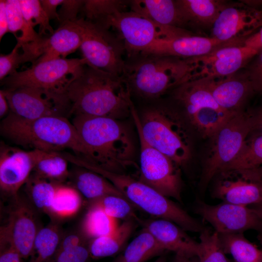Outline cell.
I'll return each mask as SVG.
<instances>
[{"label":"cell","mask_w":262,"mask_h":262,"mask_svg":"<svg viewBox=\"0 0 262 262\" xmlns=\"http://www.w3.org/2000/svg\"><path fill=\"white\" fill-rule=\"evenodd\" d=\"M70 115L103 116L116 120L131 115L130 89L121 77L86 65L69 85Z\"/></svg>","instance_id":"obj_1"},{"label":"cell","mask_w":262,"mask_h":262,"mask_svg":"<svg viewBox=\"0 0 262 262\" xmlns=\"http://www.w3.org/2000/svg\"><path fill=\"white\" fill-rule=\"evenodd\" d=\"M72 123L89 151V162L120 173L131 166L136 167L132 138L118 120L77 115Z\"/></svg>","instance_id":"obj_2"},{"label":"cell","mask_w":262,"mask_h":262,"mask_svg":"<svg viewBox=\"0 0 262 262\" xmlns=\"http://www.w3.org/2000/svg\"><path fill=\"white\" fill-rule=\"evenodd\" d=\"M0 131L17 145L46 151L69 149L76 156L90 161L88 149L72 122L66 117L26 119L10 111L1 123Z\"/></svg>","instance_id":"obj_3"},{"label":"cell","mask_w":262,"mask_h":262,"mask_svg":"<svg viewBox=\"0 0 262 262\" xmlns=\"http://www.w3.org/2000/svg\"><path fill=\"white\" fill-rule=\"evenodd\" d=\"M131 115L136 128L145 140L180 167L185 166L193 156L192 132L190 127L174 107L150 106L139 115L134 105Z\"/></svg>","instance_id":"obj_4"},{"label":"cell","mask_w":262,"mask_h":262,"mask_svg":"<svg viewBox=\"0 0 262 262\" xmlns=\"http://www.w3.org/2000/svg\"><path fill=\"white\" fill-rule=\"evenodd\" d=\"M126 61L121 76L131 94L157 99L186 82L189 66L186 59L139 54Z\"/></svg>","instance_id":"obj_5"},{"label":"cell","mask_w":262,"mask_h":262,"mask_svg":"<svg viewBox=\"0 0 262 262\" xmlns=\"http://www.w3.org/2000/svg\"><path fill=\"white\" fill-rule=\"evenodd\" d=\"M74 165L95 172L112 183L130 201L146 213L171 221L185 231L200 232L205 228L180 206L151 187L130 175L111 171L76 156L70 159Z\"/></svg>","instance_id":"obj_6"},{"label":"cell","mask_w":262,"mask_h":262,"mask_svg":"<svg viewBox=\"0 0 262 262\" xmlns=\"http://www.w3.org/2000/svg\"><path fill=\"white\" fill-rule=\"evenodd\" d=\"M174 107L193 132L209 139L232 116L212 96L203 80L185 82L171 91Z\"/></svg>","instance_id":"obj_7"},{"label":"cell","mask_w":262,"mask_h":262,"mask_svg":"<svg viewBox=\"0 0 262 262\" xmlns=\"http://www.w3.org/2000/svg\"><path fill=\"white\" fill-rule=\"evenodd\" d=\"M253 125L250 110L229 118L209 139L203 158L199 186L206 189L214 175L237 156L250 134Z\"/></svg>","instance_id":"obj_8"},{"label":"cell","mask_w":262,"mask_h":262,"mask_svg":"<svg viewBox=\"0 0 262 262\" xmlns=\"http://www.w3.org/2000/svg\"><path fill=\"white\" fill-rule=\"evenodd\" d=\"M86 65L82 58H57L39 62L7 76L1 83L4 90L31 87L66 94L70 84L82 73Z\"/></svg>","instance_id":"obj_9"},{"label":"cell","mask_w":262,"mask_h":262,"mask_svg":"<svg viewBox=\"0 0 262 262\" xmlns=\"http://www.w3.org/2000/svg\"><path fill=\"white\" fill-rule=\"evenodd\" d=\"M103 27L113 29L122 41L129 58L161 40L191 34L184 29L159 25L130 10L114 13Z\"/></svg>","instance_id":"obj_10"},{"label":"cell","mask_w":262,"mask_h":262,"mask_svg":"<svg viewBox=\"0 0 262 262\" xmlns=\"http://www.w3.org/2000/svg\"><path fill=\"white\" fill-rule=\"evenodd\" d=\"M82 30L80 46L87 65L115 76L121 77L126 61L122 41L115 33L102 26L79 18Z\"/></svg>","instance_id":"obj_11"},{"label":"cell","mask_w":262,"mask_h":262,"mask_svg":"<svg viewBox=\"0 0 262 262\" xmlns=\"http://www.w3.org/2000/svg\"><path fill=\"white\" fill-rule=\"evenodd\" d=\"M140 143L138 180L167 197L181 202L180 167L164 154L150 145L136 128Z\"/></svg>","instance_id":"obj_12"},{"label":"cell","mask_w":262,"mask_h":262,"mask_svg":"<svg viewBox=\"0 0 262 262\" xmlns=\"http://www.w3.org/2000/svg\"><path fill=\"white\" fill-rule=\"evenodd\" d=\"M259 52L244 43L221 47L206 55L187 58L189 66L187 82L233 75Z\"/></svg>","instance_id":"obj_13"},{"label":"cell","mask_w":262,"mask_h":262,"mask_svg":"<svg viewBox=\"0 0 262 262\" xmlns=\"http://www.w3.org/2000/svg\"><path fill=\"white\" fill-rule=\"evenodd\" d=\"M10 111L26 119L46 116L70 115L71 104L66 94L42 89L20 87L4 90Z\"/></svg>","instance_id":"obj_14"},{"label":"cell","mask_w":262,"mask_h":262,"mask_svg":"<svg viewBox=\"0 0 262 262\" xmlns=\"http://www.w3.org/2000/svg\"><path fill=\"white\" fill-rule=\"evenodd\" d=\"M211 182L214 198L246 206L262 203V178L258 168L221 170Z\"/></svg>","instance_id":"obj_15"},{"label":"cell","mask_w":262,"mask_h":262,"mask_svg":"<svg viewBox=\"0 0 262 262\" xmlns=\"http://www.w3.org/2000/svg\"><path fill=\"white\" fill-rule=\"evenodd\" d=\"M60 24L54 32L33 42L22 45V64H33L67 55L80 49L82 41V30L78 20Z\"/></svg>","instance_id":"obj_16"},{"label":"cell","mask_w":262,"mask_h":262,"mask_svg":"<svg viewBox=\"0 0 262 262\" xmlns=\"http://www.w3.org/2000/svg\"><path fill=\"white\" fill-rule=\"evenodd\" d=\"M262 27V9L226 2L211 27V37L222 42L244 41Z\"/></svg>","instance_id":"obj_17"},{"label":"cell","mask_w":262,"mask_h":262,"mask_svg":"<svg viewBox=\"0 0 262 262\" xmlns=\"http://www.w3.org/2000/svg\"><path fill=\"white\" fill-rule=\"evenodd\" d=\"M6 224L0 236L11 243L23 259L29 258L40 228L36 211L27 198L19 193L11 197Z\"/></svg>","instance_id":"obj_18"},{"label":"cell","mask_w":262,"mask_h":262,"mask_svg":"<svg viewBox=\"0 0 262 262\" xmlns=\"http://www.w3.org/2000/svg\"><path fill=\"white\" fill-rule=\"evenodd\" d=\"M195 212L219 234L243 233L249 229L262 232V219L248 206L226 202L210 205L199 200Z\"/></svg>","instance_id":"obj_19"},{"label":"cell","mask_w":262,"mask_h":262,"mask_svg":"<svg viewBox=\"0 0 262 262\" xmlns=\"http://www.w3.org/2000/svg\"><path fill=\"white\" fill-rule=\"evenodd\" d=\"M34 160L32 150L2 145L0 149V188L11 197L18 194L33 172Z\"/></svg>","instance_id":"obj_20"},{"label":"cell","mask_w":262,"mask_h":262,"mask_svg":"<svg viewBox=\"0 0 262 262\" xmlns=\"http://www.w3.org/2000/svg\"><path fill=\"white\" fill-rule=\"evenodd\" d=\"M244 41L222 42L212 37L191 34L161 40L139 54L191 58L208 54L221 47L242 44Z\"/></svg>","instance_id":"obj_21"},{"label":"cell","mask_w":262,"mask_h":262,"mask_svg":"<svg viewBox=\"0 0 262 262\" xmlns=\"http://www.w3.org/2000/svg\"><path fill=\"white\" fill-rule=\"evenodd\" d=\"M203 80L218 104L232 114L244 110L248 99L256 93L246 70L241 74Z\"/></svg>","instance_id":"obj_22"},{"label":"cell","mask_w":262,"mask_h":262,"mask_svg":"<svg viewBox=\"0 0 262 262\" xmlns=\"http://www.w3.org/2000/svg\"><path fill=\"white\" fill-rule=\"evenodd\" d=\"M139 224L147 229L165 249L196 256L199 242L175 223L164 219H141Z\"/></svg>","instance_id":"obj_23"},{"label":"cell","mask_w":262,"mask_h":262,"mask_svg":"<svg viewBox=\"0 0 262 262\" xmlns=\"http://www.w3.org/2000/svg\"><path fill=\"white\" fill-rule=\"evenodd\" d=\"M74 165L75 167L69 171L67 180L69 184L89 202L108 195L125 197L112 183L101 175L85 168Z\"/></svg>","instance_id":"obj_24"},{"label":"cell","mask_w":262,"mask_h":262,"mask_svg":"<svg viewBox=\"0 0 262 262\" xmlns=\"http://www.w3.org/2000/svg\"><path fill=\"white\" fill-rule=\"evenodd\" d=\"M129 9L162 26L181 29L186 26L177 0H130Z\"/></svg>","instance_id":"obj_25"},{"label":"cell","mask_w":262,"mask_h":262,"mask_svg":"<svg viewBox=\"0 0 262 262\" xmlns=\"http://www.w3.org/2000/svg\"><path fill=\"white\" fill-rule=\"evenodd\" d=\"M137 224L135 220H125L112 233L90 240L88 247L91 258L99 259L120 253Z\"/></svg>","instance_id":"obj_26"},{"label":"cell","mask_w":262,"mask_h":262,"mask_svg":"<svg viewBox=\"0 0 262 262\" xmlns=\"http://www.w3.org/2000/svg\"><path fill=\"white\" fill-rule=\"evenodd\" d=\"M34 160L33 173L48 180L64 183L70 170L67 160L59 151L32 149Z\"/></svg>","instance_id":"obj_27"},{"label":"cell","mask_w":262,"mask_h":262,"mask_svg":"<svg viewBox=\"0 0 262 262\" xmlns=\"http://www.w3.org/2000/svg\"><path fill=\"white\" fill-rule=\"evenodd\" d=\"M166 251L151 234L143 228L112 262H147Z\"/></svg>","instance_id":"obj_28"},{"label":"cell","mask_w":262,"mask_h":262,"mask_svg":"<svg viewBox=\"0 0 262 262\" xmlns=\"http://www.w3.org/2000/svg\"><path fill=\"white\" fill-rule=\"evenodd\" d=\"M186 25L213 24L226 1L216 0H177Z\"/></svg>","instance_id":"obj_29"},{"label":"cell","mask_w":262,"mask_h":262,"mask_svg":"<svg viewBox=\"0 0 262 262\" xmlns=\"http://www.w3.org/2000/svg\"><path fill=\"white\" fill-rule=\"evenodd\" d=\"M58 183L32 173L24 186L27 199L36 211L49 214Z\"/></svg>","instance_id":"obj_30"},{"label":"cell","mask_w":262,"mask_h":262,"mask_svg":"<svg viewBox=\"0 0 262 262\" xmlns=\"http://www.w3.org/2000/svg\"><path fill=\"white\" fill-rule=\"evenodd\" d=\"M221 246L226 254H230L233 262H262V252L243 233L219 234Z\"/></svg>","instance_id":"obj_31"},{"label":"cell","mask_w":262,"mask_h":262,"mask_svg":"<svg viewBox=\"0 0 262 262\" xmlns=\"http://www.w3.org/2000/svg\"><path fill=\"white\" fill-rule=\"evenodd\" d=\"M64 234L55 223L41 228L35 239L29 262H49L56 253Z\"/></svg>","instance_id":"obj_32"},{"label":"cell","mask_w":262,"mask_h":262,"mask_svg":"<svg viewBox=\"0 0 262 262\" xmlns=\"http://www.w3.org/2000/svg\"><path fill=\"white\" fill-rule=\"evenodd\" d=\"M118 226L116 219L109 216L99 207L89 204L80 231L89 241L112 233Z\"/></svg>","instance_id":"obj_33"},{"label":"cell","mask_w":262,"mask_h":262,"mask_svg":"<svg viewBox=\"0 0 262 262\" xmlns=\"http://www.w3.org/2000/svg\"><path fill=\"white\" fill-rule=\"evenodd\" d=\"M5 9L9 32L13 33L20 47L23 45L39 39L40 35L25 20L19 0H5Z\"/></svg>","instance_id":"obj_34"},{"label":"cell","mask_w":262,"mask_h":262,"mask_svg":"<svg viewBox=\"0 0 262 262\" xmlns=\"http://www.w3.org/2000/svg\"><path fill=\"white\" fill-rule=\"evenodd\" d=\"M82 196L69 184L58 183L49 213L53 218L64 219L75 215L82 205Z\"/></svg>","instance_id":"obj_35"},{"label":"cell","mask_w":262,"mask_h":262,"mask_svg":"<svg viewBox=\"0 0 262 262\" xmlns=\"http://www.w3.org/2000/svg\"><path fill=\"white\" fill-rule=\"evenodd\" d=\"M129 1L120 0H85L82 8L84 19L103 26L108 17L120 11L128 10Z\"/></svg>","instance_id":"obj_36"},{"label":"cell","mask_w":262,"mask_h":262,"mask_svg":"<svg viewBox=\"0 0 262 262\" xmlns=\"http://www.w3.org/2000/svg\"><path fill=\"white\" fill-rule=\"evenodd\" d=\"M261 166H262V135H249L235 159L221 170L255 169Z\"/></svg>","instance_id":"obj_37"},{"label":"cell","mask_w":262,"mask_h":262,"mask_svg":"<svg viewBox=\"0 0 262 262\" xmlns=\"http://www.w3.org/2000/svg\"><path fill=\"white\" fill-rule=\"evenodd\" d=\"M199 240L197 262H231L226 256L216 231L205 228L200 232Z\"/></svg>","instance_id":"obj_38"},{"label":"cell","mask_w":262,"mask_h":262,"mask_svg":"<svg viewBox=\"0 0 262 262\" xmlns=\"http://www.w3.org/2000/svg\"><path fill=\"white\" fill-rule=\"evenodd\" d=\"M89 204L99 207L107 215L116 220H133L138 224L140 220L135 212V206L124 197L108 195L89 202Z\"/></svg>","instance_id":"obj_39"},{"label":"cell","mask_w":262,"mask_h":262,"mask_svg":"<svg viewBox=\"0 0 262 262\" xmlns=\"http://www.w3.org/2000/svg\"><path fill=\"white\" fill-rule=\"evenodd\" d=\"M19 2L26 21L33 28L38 25L40 35L47 36L54 32L50 19L43 9L40 0H19Z\"/></svg>","instance_id":"obj_40"},{"label":"cell","mask_w":262,"mask_h":262,"mask_svg":"<svg viewBox=\"0 0 262 262\" xmlns=\"http://www.w3.org/2000/svg\"><path fill=\"white\" fill-rule=\"evenodd\" d=\"M91 259L87 244L56 251L49 262H88Z\"/></svg>","instance_id":"obj_41"},{"label":"cell","mask_w":262,"mask_h":262,"mask_svg":"<svg viewBox=\"0 0 262 262\" xmlns=\"http://www.w3.org/2000/svg\"><path fill=\"white\" fill-rule=\"evenodd\" d=\"M20 47L17 44L13 50L6 55L0 56V80L2 81L7 76L14 73L18 66L22 64Z\"/></svg>","instance_id":"obj_42"},{"label":"cell","mask_w":262,"mask_h":262,"mask_svg":"<svg viewBox=\"0 0 262 262\" xmlns=\"http://www.w3.org/2000/svg\"><path fill=\"white\" fill-rule=\"evenodd\" d=\"M84 0H64L58 11L60 24L77 20L78 15L81 11Z\"/></svg>","instance_id":"obj_43"},{"label":"cell","mask_w":262,"mask_h":262,"mask_svg":"<svg viewBox=\"0 0 262 262\" xmlns=\"http://www.w3.org/2000/svg\"><path fill=\"white\" fill-rule=\"evenodd\" d=\"M256 93L262 94V50L246 70Z\"/></svg>","instance_id":"obj_44"},{"label":"cell","mask_w":262,"mask_h":262,"mask_svg":"<svg viewBox=\"0 0 262 262\" xmlns=\"http://www.w3.org/2000/svg\"><path fill=\"white\" fill-rule=\"evenodd\" d=\"M81 232H72L63 235L56 251L74 248L88 243Z\"/></svg>","instance_id":"obj_45"},{"label":"cell","mask_w":262,"mask_h":262,"mask_svg":"<svg viewBox=\"0 0 262 262\" xmlns=\"http://www.w3.org/2000/svg\"><path fill=\"white\" fill-rule=\"evenodd\" d=\"M22 259L11 243L0 236V262H23Z\"/></svg>","instance_id":"obj_46"},{"label":"cell","mask_w":262,"mask_h":262,"mask_svg":"<svg viewBox=\"0 0 262 262\" xmlns=\"http://www.w3.org/2000/svg\"><path fill=\"white\" fill-rule=\"evenodd\" d=\"M64 0H41V5L46 14L50 19H55L59 21L57 7L60 6Z\"/></svg>","instance_id":"obj_47"},{"label":"cell","mask_w":262,"mask_h":262,"mask_svg":"<svg viewBox=\"0 0 262 262\" xmlns=\"http://www.w3.org/2000/svg\"><path fill=\"white\" fill-rule=\"evenodd\" d=\"M250 110L253 117V125L252 131L249 135H262V99L257 107Z\"/></svg>","instance_id":"obj_48"},{"label":"cell","mask_w":262,"mask_h":262,"mask_svg":"<svg viewBox=\"0 0 262 262\" xmlns=\"http://www.w3.org/2000/svg\"><path fill=\"white\" fill-rule=\"evenodd\" d=\"M8 31V20L5 9V0H0V40Z\"/></svg>","instance_id":"obj_49"},{"label":"cell","mask_w":262,"mask_h":262,"mask_svg":"<svg viewBox=\"0 0 262 262\" xmlns=\"http://www.w3.org/2000/svg\"><path fill=\"white\" fill-rule=\"evenodd\" d=\"M244 44L253 48L260 52L262 50V27L256 33L246 38Z\"/></svg>","instance_id":"obj_50"},{"label":"cell","mask_w":262,"mask_h":262,"mask_svg":"<svg viewBox=\"0 0 262 262\" xmlns=\"http://www.w3.org/2000/svg\"><path fill=\"white\" fill-rule=\"evenodd\" d=\"M9 105L6 98L4 91L2 89L0 91V117L1 118L5 117L9 114L10 111Z\"/></svg>","instance_id":"obj_51"},{"label":"cell","mask_w":262,"mask_h":262,"mask_svg":"<svg viewBox=\"0 0 262 262\" xmlns=\"http://www.w3.org/2000/svg\"><path fill=\"white\" fill-rule=\"evenodd\" d=\"M172 262H197L196 256L183 253H176Z\"/></svg>","instance_id":"obj_52"},{"label":"cell","mask_w":262,"mask_h":262,"mask_svg":"<svg viewBox=\"0 0 262 262\" xmlns=\"http://www.w3.org/2000/svg\"><path fill=\"white\" fill-rule=\"evenodd\" d=\"M252 208L256 212L262 219V203L253 205Z\"/></svg>","instance_id":"obj_53"},{"label":"cell","mask_w":262,"mask_h":262,"mask_svg":"<svg viewBox=\"0 0 262 262\" xmlns=\"http://www.w3.org/2000/svg\"><path fill=\"white\" fill-rule=\"evenodd\" d=\"M154 262H166V256L164 254L160 255Z\"/></svg>","instance_id":"obj_54"},{"label":"cell","mask_w":262,"mask_h":262,"mask_svg":"<svg viewBox=\"0 0 262 262\" xmlns=\"http://www.w3.org/2000/svg\"><path fill=\"white\" fill-rule=\"evenodd\" d=\"M257 238L258 240L259 241L260 244L261 245V246H262L261 250L262 252V232L259 233V234L257 236Z\"/></svg>","instance_id":"obj_55"},{"label":"cell","mask_w":262,"mask_h":262,"mask_svg":"<svg viewBox=\"0 0 262 262\" xmlns=\"http://www.w3.org/2000/svg\"><path fill=\"white\" fill-rule=\"evenodd\" d=\"M258 171L261 176V178H262V166L259 167L258 168Z\"/></svg>","instance_id":"obj_56"}]
</instances>
